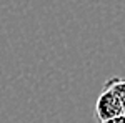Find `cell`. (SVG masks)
Here are the masks:
<instances>
[{"label":"cell","instance_id":"obj_1","mask_svg":"<svg viewBox=\"0 0 125 123\" xmlns=\"http://www.w3.org/2000/svg\"><path fill=\"white\" fill-rule=\"evenodd\" d=\"M95 115L100 122H105V120H110V118H115L122 113V106H120V102L117 100V96L110 90L104 88L100 95L97 96L95 102Z\"/></svg>","mask_w":125,"mask_h":123},{"label":"cell","instance_id":"obj_2","mask_svg":"<svg viewBox=\"0 0 125 123\" xmlns=\"http://www.w3.org/2000/svg\"><path fill=\"white\" fill-rule=\"evenodd\" d=\"M104 88L110 90L117 96V100L120 102V106H122V113L125 115V78L124 76H112L104 83Z\"/></svg>","mask_w":125,"mask_h":123},{"label":"cell","instance_id":"obj_3","mask_svg":"<svg viewBox=\"0 0 125 123\" xmlns=\"http://www.w3.org/2000/svg\"><path fill=\"white\" fill-rule=\"evenodd\" d=\"M102 123H125V115H118L115 118H110V120H105Z\"/></svg>","mask_w":125,"mask_h":123}]
</instances>
